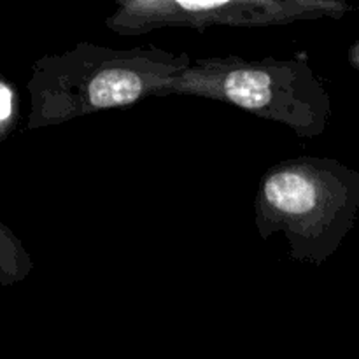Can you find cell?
<instances>
[{"mask_svg": "<svg viewBox=\"0 0 359 359\" xmlns=\"http://www.w3.org/2000/svg\"><path fill=\"white\" fill-rule=\"evenodd\" d=\"M358 209V172L332 158L297 156L262 175L255 223L263 241L280 233L291 258L321 265L349 233Z\"/></svg>", "mask_w": 359, "mask_h": 359, "instance_id": "cell-2", "label": "cell"}, {"mask_svg": "<svg viewBox=\"0 0 359 359\" xmlns=\"http://www.w3.org/2000/svg\"><path fill=\"white\" fill-rule=\"evenodd\" d=\"M198 97L235 105L279 123L300 139H316L326 130L332 102L314 70L304 60H245L237 55L207 56L172 77L158 98Z\"/></svg>", "mask_w": 359, "mask_h": 359, "instance_id": "cell-3", "label": "cell"}, {"mask_svg": "<svg viewBox=\"0 0 359 359\" xmlns=\"http://www.w3.org/2000/svg\"><path fill=\"white\" fill-rule=\"evenodd\" d=\"M353 60L356 63H359V44L356 46V48H354V51H353Z\"/></svg>", "mask_w": 359, "mask_h": 359, "instance_id": "cell-7", "label": "cell"}, {"mask_svg": "<svg viewBox=\"0 0 359 359\" xmlns=\"http://www.w3.org/2000/svg\"><path fill=\"white\" fill-rule=\"evenodd\" d=\"M191 62L188 53H170L158 46L114 49L95 42H79L62 55L44 56L35 63L28 83V128L58 126L158 97Z\"/></svg>", "mask_w": 359, "mask_h": 359, "instance_id": "cell-1", "label": "cell"}, {"mask_svg": "<svg viewBox=\"0 0 359 359\" xmlns=\"http://www.w3.org/2000/svg\"><path fill=\"white\" fill-rule=\"evenodd\" d=\"M32 269L34 263L20 238L6 224L0 223V284L13 286L21 283Z\"/></svg>", "mask_w": 359, "mask_h": 359, "instance_id": "cell-5", "label": "cell"}, {"mask_svg": "<svg viewBox=\"0 0 359 359\" xmlns=\"http://www.w3.org/2000/svg\"><path fill=\"white\" fill-rule=\"evenodd\" d=\"M16 125V93L7 79L0 76V142Z\"/></svg>", "mask_w": 359, "mask_h": 359, "instance_id": "cell-6", "label": "cell"}, {"mask_svg": "<svg viewBox=\"0 0 359 359\" xmlns=\"http://www.w3.org/2000/svg\"><path fill=\"white\" fill-rule=\"evenodd\" d=\"M349 7L332 0H118L105 20L125 37L160 28H265L319 18H340Z\"/></svg>", "mask_w": 359, "mask_h": 359, "instance_id": "cell-4", "label": "cell"}]
</instances>
